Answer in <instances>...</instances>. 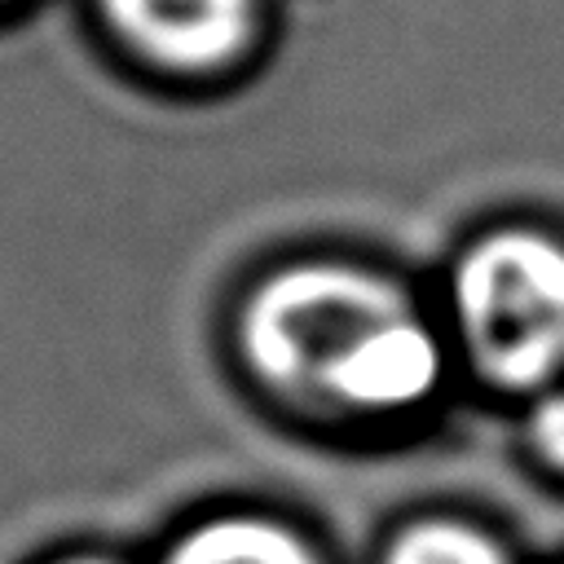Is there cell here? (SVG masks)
Here are the masks:
<instances>
[{
	"label": "cell",
	"mask_w": 564,
	"mask_h": 564,
	"mask_svg": "<svg viewBox=\"0 0 564 564\" xmlns=\"http://www.w3.org/2000/svg\"><path fill=\"white\" fill-rule=\"evenodd\" d=\"M445 330L458 366L498 397L564 383V238L538 225L471 238L449 269Z\"/></svg>",
	"instance_id": "2"
},
{
	"label": "cell",
	"mask_w": 564,
	"mask_h": 564,
	"mask_svg": "<svg viewBox=\"0 0 564 564\" xmlns=\"http://www.w3.org/2000/svg\"><path fill=\"white\" fill-rule=\"evenodd\" d=\"M40 564H123L115 555H101V551H62V555H48Z\"/></svg>",
	"instance_id": "7"
},
{
	"label": "cell",
	"mask_w": 564,
	"mask_h": 564,
	"mask_svg": "<svg viewBox=\"0 0 564 564\" xmlns=\"http://www.w3.org/2000/svg\"><path fill=\"white\" fill-rule=\"evenodd\" d=\"M110 31L145 62L176 75H212L234 66L251 40L256 0H97Z\"/></svg>",
	"instance_id": "3"
},
{
	"label": "cell",
	"mask_w": 564,
	"mask_h": 564,
	"mask_svg": "<svg viewBox=\"0 0 564 564\" xmlns=\"http://www.w3.org/2000/svg\"><path fill=\"white\" fill-rule=\"evenodd\" d=\"M375 564H520V560L498 529L454 511H423L401 520L383 538Z\"/></svg>",
	"instance_id": "5"
},
{
	"label": "cell",
	"mask_w": 564,
	"mask_h": 564,
	"mask_svg": "<svg viewBox=\"0 0 564 564\" xmlns=\"http://www.w3.org/2000/svg\"><path fill=\"white\" fill-rule=\"evenodd\" d=\"M154 564H330L295 520L260 507H220L181 524Z\"/></svg>",
	"instance_id": "4"
},
{
	"label": "cell",
	"mask_w": 564,
	"mask_h": 564,
	"mask_svg": "<svg viewBox=\"0 0 564 564\" xmlns=\"http://www.w3.org/2000/svg\"><path fill=\"white\" fill-rule=\"evenodd\" d=\"M234 348L260 397L326 427L410 423L458 366L445 322L397 278L339 256L269 269L238 304Z\"/></svg>",
	"instance_id": "1"
},
{
	"label": "cell",
	"mask_w": 564,
	"mask_h": 564,
	"mask_svg": "<svg viewBox=\"0 0 564 564\" xmlns=\"http://www.w3.org/2000/svg\"><path fill=\"white\" fill-rule=\"evenodd\" d=\"M520 436H524V449H529L533 467L564 480V383L524 401Z\"/></svg>",
	"instance_id": "6"
}]
</instances>
